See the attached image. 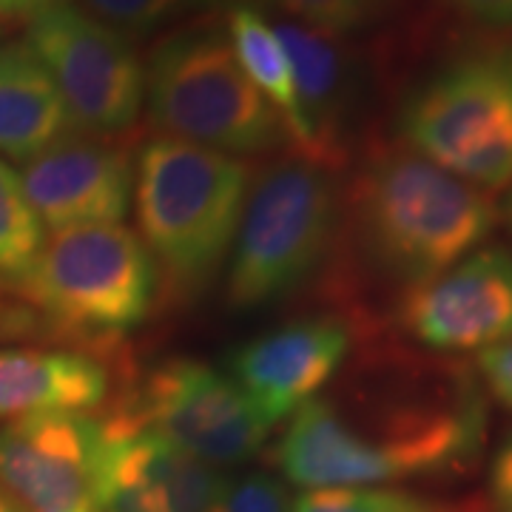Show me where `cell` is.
Masks as SVG:
<instances>
[{
  "label": "cell",
  "instance_id": "obj_1",
  "mask_svg": "<svg viewBox=\"0 0 512 512\" xmlns=\"http://www.w3.org/2000/svg\"><path fill=\"white\" fill-rule=\"evenodd\" d=\"M484 436L487 407L467 370L379 365L296 410L274 456L305 490L396 487L467 470Z\"/></svg>",
  "mask_w": 512,
  "mask_h": 512
},
{
  "label": "cell",
  "instance_id": "obj_2",
  "mask_svg": "<svg viewBox=\"0 0 512 512\" xmlns=\"http://www.w3.org/2000/svg\"><path fill=\"white\" fill-rule=\"evenodd\" d=\"M348 202L350 228L370 271L402 293L473 254L501 220L487 191L407 146L367 157Z\"/></svg>",
  "mask_w": 512,
  "mask_h": 512
},
{
  "label": "cell",
  "instance_id": "obj_3",
  "mask_svg": "<svg viewBox=\"0 0 512 512\" xmlns=\"http://www.w3.org/2000/svg\"><path fill=\"white\" fill-rule=\"evenodd\" d=\"M254 180L248 160L157 134L134 160V211L160 293L197 299L234 248Z\"/></svg>",
  "mask_w": 512,
  "mask_h": 512
},
{
  "label": "cell",
  "instance_id": "obj_4",
  "mask_svg": "<svg viewBox=\"0 0 512 512\" xmlns=\"http://www.w3.org/2000/svg\"><path fill=\"white\" fill-rule=\"evenodd\" d=\"M342 222V197L330 168L302 157L274 160L251 180L225 268L234 311H265L311 279Z\"/></svg>",
  "mask_w": 512,
  "mask_h": 512
},
{
  "label": "cell",
  "instance_id": "obj_5",
  "mask_svg": "<svg viewBox=\"0 0 512 512\" xmlns=\"http://www.w3.org/2000/svg\"><path fill=\"white\" fill-rule=\"evenodd\" d=\"M146 106L160 134L234 157L288 146L285 128L239 66L225 23L197 20L148 55Z\"/></svg>",
  "mask_w": 512,
  "mask_h": 512
},
{
  "label": "cell",
  "instance_id": "obj_6",
  "mask_svg": "<svg viewBox=\"0 0 512 512\" xmlns=\"http://www.w3.org/2000/svg\"><path fill=\"white\" fill-rule=\"evenodd\" d=\"M402 146L481 191L512 185V46H478L421 77L399 109Z\"/></svg>",
  "mask_w": 512,
  "mask_h": 512
},
{
  "label": "cell",
  "instance_id": "obj_7",
  "mask_svg": "<svg viewBox=\"0 0 512 512\" xmlns=\"http://www.w3.org/2000/svg\"><path fill=\"white\" fill-rule=\"evenodd\" d=\"M49 325L80 339H117L146 325L160 296L157 265L126 225H89L43 239L18 285Z\"/></svg>",
  "mask_w": 512,
  "mask_h": 512
},
{
  "label": "cell",
  "instance_id": "obj_8",
  "mask_svg": "<svg viewBox=\"0 0 512 512\" xmlns=\"http://www.w3.org/2000/svg\"><path fill=\"white\" fill-rule=\"evenodd\" d=\"M23 40L55 80L74 131L117 137L140 120L146 63L134 40L74 3L29 18Z\"/></svg>",
  "mask_w": 512,
  "mask_h": 512
},
{
  "label": "cell",
  "instance_id": "obj_9",
  "mask_svg": "<svg viewBox=\"0 0 512 512\" xmlns=\"http://www.w3.org/2000/svg\"><path fill=\"white\" fill-rule=\"evenodd\" d=\"M120 410L214 470L251 461L274 430L228 370L191 356L151 367Z\"/></svg>",
  "mask_w": 512,
  "mask_h": 512
},
{
  "label": "cell",
  "instance_id": "obj_10",
  "mask_svg": "<svg viewBox=\"0 0 512 512\" xmlns=\"http://www.w3.org/2000/svg\"><path fill=\"white\" fill-rule=\"evenodd\" d=\"M399 325L433 353H481L512 342V251L481 245L402 293Z\"/></svg>",
  "mask_w": 512,
  "mask_h": 512
},
{
  "label": "cell",
  "instance_id": "obj_11",
  "mask_svg": "<svg viewBox=\"0 0 512 512\" xmlns=\"http://www.w3.org/2000/svg\"><path fill=\"white\" fill-rule=\"evenodd\" d=\"M100 419L37 413L0 424V490L26 512H100Z\"/></svg>",
  "mask_w": 512,
  "mask_h": 512
},
{
  "label": "cell",
  "instance_id": "obj_12",
  "mask_svg": "<svg viewBox=\"0 0 512 512\" xmlns=\"http://www.w3.org/2000/svg\"><path fill=\"white\" fill-rule=\"evenodd\" d=\"M222 473L140 427L120 407L100 419V512H211Z\"/></svg>",
  "mask_w": 512,
  "mask_h": 512
},
{
  "label": "cell",
  "instance_id": "obj_13",
  "mask_svg": "<svg viewBox=\"0 0 512 512\" xmlns=\"http://www.w3.org/2000/svg\"><path fill=\"white\" fill-rule=\"evenodd\" d=\"M353 350L350 325L316 313L262 330L239 345L228 373L268 427L288 421L342 373Z\"/></svg>",
  "mask_w": 512,
  "mask_h": 512
},
{
  "label": "cell",
  "instance_id": "obj_14",
  "mask_svg": "<svg viewBox=\"0 0 512 512\" xmlns=\"http://www.w3.org/2000/svg\"><path fill=\"white\" fill-rule=\"evenodd\" d=\"M18 174L35 217L52 234L120 225L134 200V157L114 137L69 131Z\"/></svg>",
  "mask_w": 512,
  "mask_h": 512
},
{
  "label": "cell",
  "instance_id": "obj_15",
  "mask_svg": "<svg viewBox=\"0 0 512 512\" xmlns=\"http://www.w3.org/2000/svg\"><path fill=\"white\" fill-rule=\"evenodd\" d=\"M276 35L291 57L299 106L311 134L313 163L336 168L348 157L350 134L362 120L367 100V69L345 37L279 20Z\"/></svg>",
  "mask_w": 512,
  "mask_h": 512
},
{
  "label": "cell",
  "instance_id": "obj_16",
  "mask_svg": "<svg viewBox=\"0 0 512 512\" xmlns=\"http://www.w3.org/2000/svg\"><path fill=\"white\" fill-rule=\"evenodd\" d=\"M111 373L80 350L0 348V419L86 413L109 399Z\"/></svg>",
  "mask_w": 512,
  "mask_h": 512
},
{
  "label": "cell",
  "instance_id": "obj_17",
  "mask_svg": "<svg viewBox=\"0 0 512 512\" xmlns=\"http://www.w3.org/2000/svg\"><path fill=\"white\" fill-rule=\"evenodd\" d=\"M72 128L55 80L26 40L0 46V154L26 163Z\"/></svg>",
  "mask_w": 512,
  "mask_h": 512
},
{
  "label": "cell",
  "instance_id": "obj_18",
  "mask_svg": "<svg viewBox=\"0 0 512 512\" xmlns=\"http://www.w3.org/2000/svg\"><path fill=\"white\" fill-rule=\"evenodd\" d=\"M225 32L231 37L242 72L248 74L256 92L262 94V100L274 109L285 128L293 157L313 163L311 134L305 126L302 106H299L291 57L276 35L274 23L251 3H231L225 12Z\"/></svg>",
  "mask_w": 512,
  "mask_h": 512
},
{
  "label": "cell",
  "instance_id": "obj_19",
  "mask_svg": "<svg viewBox=\"0 0 512 512\" xmlns=\"http://www.w3.org/2000/svg\"><path fill=\"white\" fill-rule=\"evenodd\" d=\"M43 225L23 194L20 174L0 157V279L20 285L43 248Z\"/></svg>",
  "mask_w": 512,
  "mask_h": 512
},
{
  "label": "cell",
  "instance_id": "obj_20",
  "mask_svg": "<svg viewBox=\"0 0 512 512\" xmlns=\"http://www.w3.org/2000/svg\"><path fill=\"white\" fill-rule=\"evenodd\" d=\"M293 512H478V507L404 487H328L296 495Z\"/></svg>",
  "mask_w": 512,
  "mask_h": 512
},
{
  "label": "cell",
  "instance_id": "obj_21",
  "mask_svg": "<svg viewBox=\"0 0 512 512\" xmlns=\"http://www.w3.org/2000/svg\"><path fill=\"white\" fill-rule=\"evenodd\" d=\"M285 20L333 37H353L379 26L402 0H271Z\"/></svg>",
  "mask_w": 512,
  "mask_h": 512
},
{
  "label": "cell",
  "instance_id": "obj_22",
  "mask_svg": "<svg viewBox=\"0 0 512 512\" xmlns=\"http://www.w3.org/2000/svg\"><path fill=\"white\" fill-rule=\"evenodd\" d=\"M86 12L117 29L128 40L148 35L171 20H180L188 12L211 9L222 0H83Z\"/></svg>",
  "mask_w": 512,
  "mask_h": 512
},
{
  "label": "cell",
  "instance_id": "obj_23",
  "mask_svg": "<svg viewBox=\"0 0 512 512\" xmlns=\"http://www.w3.org/2000/svg\"><path fill=\"white\" fill-rule=\"evenodd\" d=\"M211 512H293V495L288 484L271 473H242L222 478Z\"/></svg>",
  "mask_w": 512,
  "mask_h": 512
},
{
  "label": "cell",
  "instance_id": "obj_24",
  "mask_svg": "<svg viewBox=\"0 0 512 512\" xmlns=\"http://www.w3.org/2000/svg\"><path fill=\"white\" fill-rule=\"evenodd\" d=\"M476 370L495 402L512 410V342L476 353Z\"/></svg>",
  "mask_w": 512,
  "mask_h": 512
},
{
  "label": "cell",
  "instance_id": "obj_25",
  "mask_svg": "<svg viewBox=\"0 0 512 512\" xmlns=\"http://www.w3.org/2000/svg\"><path fill=\"white\" fill-rule=\"evenodd\" d=\"M487 504L490 512H512V430L501 439L490 458Z\"/></svg>",
  "mask_w": 512,
  "mask_h": 512
},
{
  "label": "cell",
  "instance_id": "obj_26",
  "mask_svg": "<svg viewBox=\"0 0 512 512\" xmlns=\"http://www.w3.org/2000/svg\"><path fill=\"white\" fill-rule=\"evenodd\" d=\"M461 18L490 29H512V0H441Z\"/></svg>",
  "mask_w": 512,
  "mask_h": 512
},
{
  "label": "cell",
  "instance_id": "obj_27",
  "mask_svg": "<svg viewBox=\"0 0 512 512\" xmlns=\"http://www.w3.org/2000/svg\"><path fill=\"white\" fill-rule=\"evenodd\" d=\"M63 3H72V0H9L12 15H20V18H35L40 12L63 6Z\"/></svg>",
  "mask_w": 512,
  "mask_h": 512
},
{
  "label": "cell",
  "instance_id": "obj_28",
  "mask_svg": "<svg viewBox=\"0 0 512 512\" xmlns=\"http://www.w3.org/2000/svg\"><path fill=\"white\" fill-rule=\"evenodd\" d=\"M26 322L32 325V316H26V313L0 311V336H12V333L26 330Z\"/></svg>",
  "mask_w": 512,
  "mask_h": 512
},
{
  "label": "cell",
  "instance_id": "obj_29",
  "mask_svg": "<svg viewBox=\"0 0 512 512\" xmlns=\"http://www.w3.org/2000/svg\"><path fill=\"white\" fill-rule=\"evenodd\" d=\"M0 512H26L6 490H0Z\"/></svg>",
  "mask_w": 512,
  "mask_h": 512
},
{
  "label": "cell",
  "instance_id": "obj_30",
  "mask_svg": "<svg viewBox=\"0 0 512 512\" xmlns=\"http://www.w3.org/2000/svg\"><path fill=\"white\" fill-rule=\"evenodd\" d=\"M0 15H12V6H9V0H0Z\"/></svg>",
  "mask_w": 512,
  "mask_h": 512
},
{
  "label": "cell",
  "instance_id": "obj_31",
  "mask_svg": "<svg viewBox=\"0 0 512 512\" xmlns=\"http://www.w3.org/2000/svg\"><path fill=\"white\" fill-rule=\"evenodd\" d=\"M507 222H510V228H512V191H510V200H507Z\"/></svg>",
  "mask_w": 512,
  "mask_h": 512
}]
</instances>
